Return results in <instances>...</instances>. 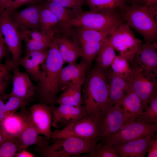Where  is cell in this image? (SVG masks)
I'll return each instance as SVG.
<instances>
[{"mask_svg": "<svg viewBox=\"0 0 157 157\" xmlns=\"http://www.w3.org/2000/svg\"><path fill=\"white\" fill-rule=\"evenodd\" d=\"M83 85L86 115L99 120L107 109L108 84L106 70L96 65L87 73Z\"/></svg>", "mask_w": 157, "mask_h": 157, "instance_id": "cell-1", "label": "cell"}, {"mask_svg": "<svg viewBox=\"0 0 157 157\" xmlns=\"http://www.w3.org/2000/svg\"><path fill=\"white\" fill-rule=\"evenodd\" d=\"M64 62L55 38L48 49L47 58L41 65V80L38 82L36 96L39 103L55 105L60 89L59 80Z\"/></svg>", "mask_w": 157, "mask_h": 157, "instance_id": "cell-2", "label": "cell"}, {"mask_svg": "<svg viewBox=\"0 0 157 157\" xmlns=\"http://www.w3.org/2000/svg\"><path fill=\"white\" fill-rule=\"evenodd\" d=\"M120 13L123 20L143 38L146 43L156 42L157 38V4L150 6H126Z\"/></svg>", "mask_w": 157, "mask_h": 157, "instance_id": "cell-3", "label": "cell"}, {"mask_svg": "<svg viewBox=\"0 0 157 157\" xmlns=\"http://www.w3.org/2000/svg\"><path fill=\"white\" fill-rule=\"evenodd\" d=\"M100 138L92 140L74 137L52 139V144L44 147L36 146L33 150L42 157H79L93 151Z\"/></svg>", "mask_w": 157, "mask_h": 157, "instance_id": "cell-4", "label": "cell"}, {"mask_svg": "<svg viewBox=\"0 0 157 157\" xmlns=\"http://www.w3.org/2000/svg\"><path fill=\"white\" fill-rule=\"evenodd\" d=\"M116 10L104 12L83 11L76 15L71 25L72 27H81L111 34L123 23L120 13Z\"/></svg>", "mask_w": 157, "mask_h": 157, "instance_id": "cell-5", "label": "cell"}, {"mask_svg": "<svg viewBox=\"0 0 157 157\" xmlns=\"http://www.w3.org/2000/svg\"><path fill=\"white\" fill-rule=\"evenodd\" d=\"M130 64L131 71L129 78L132 89L141 99L143 111L148 106L152 97L157 92V77L147 74L133 61Z\"/></svg>", "mask_w": 157, "mask_h": 157, "instance_id": "cell-6", "label": "cell"}, {"mask_svg": "<svg viewBox=\"0 0 157 157\" xmlns=\"http://www.w3.org/2000/svg\"><path fill=\"white\" fill-rule=\"evenodd\" d=\"M99 120L86 115L61 129L52 132L51 139L74 137L87 140L100 137Z\"/></svg>", "mask_w": 157, "mask_h": 157, "instance_id": "cell-7", "label": "cell"}, {"mask_svg": "<svg viewBox=\"0 0 157 157\" xmlns=\"http://www.w3.org/2000/svg\"><path fill=\"white\" fill-rule=\"evenodd\" d=\"M109 42L119 54L130 64L143 41L137 38L127 23H122L109 35Z\"/></svg>", "mask_w": 157, "mask_h": 157, "instance_id": "cell-8", "label": "cell"}, {"mask_svg": "<svg viewBox=\"0 0 157 157\" xmlns=\"http://www.w3.org/2000/svg\"><path fill=\"white\" fill-rule=\"evenodd\" d=\"M0 28L4 43L12 54L13 70L19 69L23 40L19 30L4 10L0 11Z\"/></svg>", "mask_w": 157, "mask_h": 157, "instance_id": "cell-9", "label": "cell"}, {"mask_svg": "<svg viewBox=\"0 0 157 157\" xmlns=\"http://www.w3.org/2000/svg\"><path fill=\"white\" fill-rule=\"evenodd\" d=\"M157 131V124H149L135 121L105 137L112 145L153 135Z\"/></svg>", "mask_w": 157, "mask_h": 157, "instance_id": "cell-10", "label": "cell"}, {"mask_svg": "<svg viewBox=\"0 0 157 157\" xmlns=\"http://www.w3.org/2000/svg\"><path fill=\"white\" fill-rule=\"evenodd\" d=\"M28 110L30 121L35 130L50 140L52 122L51 106L39 103L31 106Z\"/></svg>", "mask_w": 157, "mask_h": 157, "instance_id": "cell-11", "label": "cell"}, {"mask_svg": "<svg viewBox=\"0 0 157 157\" xmlns=\"http://www.w3.org/2000/svg\"><path fill=\"white\" fill-rule=\"evenodd\" d=\"M52 114V126L61 129L70 124L84 117L86 110L83 106H76L62 104L51 106Z\"/></svg>", "mask_w": 157, "mask_h": 157, "instance_id": "cell-12", "label": "cell"}, {"mask_svg": "<svg viewBox=\"0 0 157 157\" xmlns=\"http://www.w3.org/2000/svg\"><path fill=\"white\" fill-rule=\"evenodd\" d=\"M12 89L9 93L28 104L36 96L37 86L31 80L26 73L21 72L19 69L13 70L12 77Z\"/></svg>", "mask_w": 157, "mask_h": 157, "instance_id": "cell-13", "label": "cell"}, {"mask_svg": "<svg viewBox=\"0 0 157 157\" xmlns=\"http://www.w3.org/2000/svg\"><path fill=\"white\" fill-rule=\"evenodd\" d=\"M20 109L19 112L22 116L24 123V128L17 138L21 150L27 149L29 147L32 145L40 147H44L49 146L50 144V140L39 134L31 125L26 106Z\"/></svg>", "mask_w": 157, "mask_h": 157, "instance_id": "cell-14", "label": "cell"}, {"mask_svg": "<svg viewBox=\"0 0 157 157\" xmlns=\"http://www.w3.org/2000/svg\"><path fill=\"white\" fill-rule=\"evenodd\" d=\"M42 6L32 4L20 11L8 15L19 31L25 30L40 31L39 17Z\"/></svg>", "mask_w": 157, "mask_h": 157, "instance_id": "cell-15", "label": "cell"}, {"mask_svg": "<svg viewBox=\"0 0 157 157\" xmlns=\"http://www.w3.org/2000/svg\"><path fill=\"white\" fill-rule=\"evenodd\" d=\"M100 137H105L120 130L126 125L123 111L117 103L108 109L99 120Z\"/></svg>", "mask_w": 157, "mask_h": 157, "instance_id": "cell-16", "label": "cell"}, {"mask_svg": "<svg viewBox=\"0 0 157 157\" xmlns=\"http://www.w3.org/2000/svg\"><path fill=\"white\" fill-rule=\"evenodd\" d=\"M157 43L141 44L133 61L147 74L157 77Z\"/></svg>", "mask_w": 157, "mask_h": 157, "instance_id": "cell-17", "label": "cell"}, {"mask_svg": "<svg viewBox=\"0 0 157 157\" xmlns=\"http://www.w3.org/2000/svg\"><path fill=\"white\" fill-rule=\"evenodd\" d=\"M106 71L108 84L107 110L118 103L132 88L129 78L119 76L108 70Z\"/></svg>", "mask_w": 157, "mask_h": 157, "instance_id": "cell-18", "label": "cell"}, {"mask_svg": "<svg viewBox=\"0 0 157 157\" xmlns=\"http://www.w3.org/2000/svg\"><path fill=\"white\" fill-rule=\"evenodd\" d=\"M48 51V49L27 52L19 61V66L25 69L30 77L37 82L42 78L43 72L41 66L47 58Z\"/></svg>", "mask_w": 157, "mask_h": 157, "instance_id": "cell-19", "label": "cell"}, {"mask_svg": "<svg viewBox=\"0 0 157 157\" xmlns=\"http://www.w3.org/2000/svg\"><path fill=\"white\" fill-rule=\"evenodd\" d=\"M154 135L113 146L120 157H144L147 151L150 140Z\"/></svg>", "mask_w": 157, "mask_h": 157, "instance_id": "cell-20", "label": "cell"}, {"mask_svg": "<svg viewBox=\"0 0 157 157\" xmlns=\"http://www.w3.org/2000/svg\"><path fill=\"white\" fill-rule=\"evenodd\" d=\"M88 69L86 63L82 60L78 64H69L63 67L59 80L60 89L64 86L80 82H83L85 78V72Z\"/></svg>", "mask_w": 157, "mask_h": 157, "instance_id": "cell-21", "label": "cell"}, {"mask_svg": "<svg viewBox=\"0 0 157 157\" xmlns=\"http://www.w3.org/2000/svg\"><path fill=\"white\" fill-rule=\"evenodd\" d=\"M117 103L123 111L126 125L135 121L142 111L141 99L132 89Z\"/></svg>", "mask_w": 157, "mask_h": 157, "instance_id": "cell-22", "label": "cell"}, {"mask_svg": "<svg viewBox=\"0 0 157 157\" xmlns=\"http://www.w3.org/2000/svg\"><path fill=\"white\" fill-rule=\"evenodd\" d=\"M43 6L56 16L59 23L60 32L69 36L73 28L71 22L76 15L75 12L53 1H45Z\"/></svg>", "mask_w": 157, "mask_h": 157, "instance_id": "cell-23", "label": "cell"}, {"mask_svg": "<svg viewBox=\"0 0 157 157\" xmlns=\"http://www.w3.org/2000/svg\"><path fill=\"white\" fill-rule=\"evenodd\" d=\"M55 38L58 44L60 55L64 63L71 64L75 63L77 59L81 56L80 49L77 44L68 36H56Z\"/></svg>", "mask_w": 157, "mask_h": 157, "instance_id": "cell-24", "label": "cell"}, {"mask_svg": "<svg viewBox=\"0 0 157 157\" xmlns=\"http://www.w3.org/2000/svg\"><path fill=\"white\" fill-rule=\"evenodd\" d=\"M83 82L69 84L58 97L55 104L81 106L84 104L82 93Z\"/></svg>", "mask_w": 157, "mask_h": 157, "instance_id": "cell-25", "label": "cell"}, {"mask_svg": "<svg viewBox=\"0 0 157 157\" xmlns=\"http://www.w3.org/2000/svg\"><path fill=\"white\" fill-rule=\"evenodd\" d=\"M24 121L19 112L10 114L4 119L0 129L9 138H17L22 131Z\"/></svg>", "mask_w": 157, "mask_h": 157, "instance_id": "cell-26", "label": "cell"}, {"mask_svg": "<svg viewBox=\"0 0 157 157\" xmlns=\"http://www.w3.org/2000/svg\"><path fill=\"white\" fill-rule=\"evenodd\" d=\"M40 31L47 34L60 32L59 23L54 15L48 9L42 6L39 17Z\"/></svg>", "mask_w": 157, "mask_h": 157, "instance_id": "cell-27", "label": "cell"}, {"mask_svg": "<svg viewBox=\"0 0 157 157\" xmlns=\"http://www.w3.org/2000/svg\"><path fill=\"white\" fill-rule=\"evenodd\" d=\"M88 6L90 10L94 12H104L121 9L126 6V0H83Z\"/></svg>", "mask_w": 157, "mask_h": 157, "instance_id": "cell-28", "label": "cell"}, {"mask_svg": "<svg viewBox=\"0 0 157 157\" xmlns=\"http://www.w3.org/2000/svg\"><path fill=\"white\" fill-rule=\"evenodd\" d=\"M109 36L96 56L97 65L106 70L110 67L116 56L115 50L109 42Z\"/></svg>", "mask_w": 157, "mask_h": 157, "instance_id": "cell-29", "label": "cell"}, {"mask_svg": "<svg viewBox=\"0 0 157 157\" xmlns=\"http://www.w3.org/2000/svg\"><path fill=\"white\" fill-rule=\"evenodd\" d=\"M100 141L97 143L92 152L84 154L83 157H120L105 137H100Z\"/></svg>", "mask_w": 157, "mask_h": 157, "instance_id": "cell-30", "label": "cell"}, {"mask_svg": "<svg viewBox=\"0 0 157 157\" xmlns=\"http://www.w3.org/2000/svg\"><path fill=\"white\" fill-rule=\"evenodd\" d=\"M135 121L149 124H157V92L154 94L148 106Z\"/></svg>", "mask_w": 157, "mask_h": 157, "instance_id": "cell-31", "label": "cell"}, {"mask_svg": "<svg viewBox=\"0 0 157 157\" xmlns=\"http://www.w3.org/2000/svg\"><path fill=\"white\" fill-rule=\"evenodd\" d=\"M107 70L119 76L129 78L131 67L129 63L126 60L119 55H116Z\"/></svg>", "mask_w": 157, "mask_h": 157, "instance_id": "cell-32", "label": "cell"}, {"mask_svg": "<svg viewBox=\"0 0 157 157\" xmlns=\"http://www.w3.org/2000/svg\"><path fill=\"white\" fill-rule=\"evenodd\" d=\"M17 138H9L0 145V157H13L21 151Z\"/></svg>", "mask_w": 157, "mask_h": 157, "instance_id": "cell-33", "label": "cell"}, {"mask_svg": "<svg viewBox=\"0 0 157 157\" xmlns=\"http://www.w3.org/2000/svg\"><path fill=\"white\" fill-rule=\"evenodd\" d=\"M22 38L25 42L31 41H41L53 39L54 34H47L40 31L25 30L20 31Z\"/></svg>", "mask_w": 157, "mask_h": 157, "instance_id": "cell-34", "label": "cell"}, {"mask_svg": "<svg viewBox=\"0 0 157 157\" xmlns=\"http://www.w3.org/2000/svg\"><path fill=\"white\" fill-rule=\"evenodd\" d=\"M54 38L41 41H31L25 42V53L31 51H43L48 49Z\"/></svg>", "mask_w": 157, "mask_h": 157, "instance_id": "cell-35", "label": "cell"}, {"mask_svg": "<svg viewBox=\"0 0 157 157\" xmlns=\"http://www.w3.org/2000/svg\"><path fill=\"white\" fill-rule=\"evenodd\" d=\"M3 111L13 113L18 109L26 106L29 104L20 99L8 94Z\"/></svg>", "mask_w": 157, "mask_h": 157, "instance_id": "cell-36", "label": "cell"}, {"mask_svg": "<svg viewBox=\"0 0 157 157\" xmlns=\"http://www.w3.org/2000/svg\"><path fill=\"white\" fill-rule=\"evenodd\" d=\"M44 1H51L57 3L65 8L71 9L76 15L83 10L81 8L84 3L83 0H43Z\"/></svg>", "mask_w": 157, "mask_h": 157, "instance_id": "cell-37", "label": "cell"}, {"mask_svg": "<svg viewBox=\"0 0 157 157\" xmlns=\"http://www.w3.org/2000/svg\"><path fill=\"white\" fill-rule=\"evenodd\" d=\"M13 64L11 59H8L4 63H0V84L12 79Z\"/></svg>", "mask_w": 157, "mask_h": 157, "instance_id": "cell-38", "label": "cell"}, {"mask_svg": "<svg viewBox=\"0 0 157 157\" xmlns=\"http://www.w3.org/2000/svg\"><path fill=\"white\" fill-rule=\"evenodd\" d=\"M42 0H8L5 4L4 10L8 15L19 7L26 4L36 3Z\"/></svg>", "mask_w": 157, "mask_h": 157, "instance_id": "cell-39", "label": "cell"}, {"mask_svg": "<svg viewBox=\"0 0 157 157\" xmlns=\"http://www.w3.org/2000/svg\"><path fill=\"white\" fill-rule=\"evenodd\" d=\"M147 157H157V137L154 135L150 140L147 151Z\"/></svg>", "mask_w": 157, "mask_h": 157, "instance_id": "cell-40", "label": "cell"}, {"mask_svg": "<svg viewBox=\"0 0 157 157\" xmlns=\"http://www.w3.org/2000/svg\"><path fill=\"white\" fill-rule=\"evenodd\" d=\"M8 50L6 46L0 28V62L8 54Z\"/></svg>", "mask_w": 157, "mask_h": 157, "instance_id": "cell-41", "label": "cell"}, {"mask_svg": "<svg viewBox=\"0 0 157 157\" xmlns=\"http://www.w3.org/2000/svg\"><path fill=\"white\" fill-rule=\"evenodd\" d=\"M26 150H23L16 154L15 157H34L35 156Z\"/></svg>", "mask_w": 157, "mask_h": 157, "instance_id": "cell-42", "label": "cell"}, {"mask_svg": "<svg viewBox=\"0 0 157 157\" xmlns=\"http://www.w3.org/2000/svg\"><path fill=\"white\" fill-rule=\"evenodd\" d=\"M11 82L12 79L0 84V97L5 93L6 89Z\"/></svg>", "mask_w": 157, "mask_h": 157, "instance_id": "cell-43", "label": "cell"}, {"mask_svg": "<svg viewBox=\"0 0 157 157\" xmlns=\"http://www.w3.org/2000/svg\"><path fill=\"white\" fill-rule=\"evenodd\" d=\"M11 113H12L3 111H0V128L4 119L7 115Z\"/></svg>", "mask_w": 157, "mask_h": 157, "instance_id": "cell-44", "label": "cell"}, {"mask_svg": "<svg viewBox=\"0 0 157 157\" xmlns=\"http://www.w3.org/2000/svg\"><path fill=\"white\" fill-rule=\"evenodd\" d=\"M157 0H142V3L144 5L150 6L157 3Z\"/></svg>", "mask_w": 157, "mask_h": 157, "instance_id": "cell-45", "label": "cell"}, {"mask_svg": "<svg viewBox=\"0 0 157 157\" xmlns=\"http://www.w3.org/2000/svg\"><path fill=\"white\" fill-rule=\"evenodd\" d=\"M8 138H9L0 129V145Z\"/></svg>", "mask_w": 157, "mask_h": 157, "instance_id": "cell-46", "label": "cell"}, {"mask_svg": "<svg viewBox=\"0 0 157 157\" xmlns=\"http://www.w3.org/2000/svg\"><path fill=\"white\" fill-rule=\"evenodd\" d=\"M131 3L132 5L136 4L141 5V3H142V0H126Z\"/></svg>", "mask_w": 157, "mask_h": 157, "instance_id": "cell-47", "label": "cell"}, {"mask_svg": "<svg viewBox=\"0 0 157 157\" xmlns=\"http://www.w3.org/2000/svg\"><path fill=\"white\" fill-rule=\"evenodd\" d=\"M8 0H2L0 6V11L4 10L5 5Z\"/></svg>", "mask_w": 157, "mask_h": 157, "instance_id": "cell-48", "label": "cell"}, {"mask_svg": "<svg viewBox=\"0 0 157 157\" xmlns=\"http://www.w3.org/2000/svg\"><path fill=\"white\" fill-rule=\"evenodd\" d=\"M2 0H0V6Z\"/></svg>", "mask_w": 157, "mask_h": 157, "instance_id": "cell-49", "label": "cell"}]
</instances>
